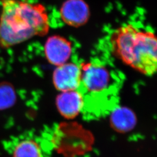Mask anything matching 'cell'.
<instances>
[{
    "mask_svg": "<svg viewBox=\"0 0 157 157\" xmlns=\"http://www.w3.org/2000/svg\"><path fill=\"white\" fill-rule=\"evenodd\" d=\"M0 47L8 48L50 30L49 17L40 3L22 0H1Z\"/></svg>",
    "mask_w": 157,
    "mask_h": 157,
    "instance_id": "obj_1",
    "label": "cell"
},
{
    "mask_svg": "<svg viewBox=\"0 0 157 157\" xmlns=\"http://www.w3.org/2000/svg\"><path fill=\"white\" fill-rule=\"evenodd\" d=\"M110 41L113 53L124 64L147 76L155 73L157 41L153 32L125 25L115 30Z\"/></svg>",
    "mask_w": 157,
    "mask_h": 157,
    "instance_id": "obj_2",
    "label": "cell"
},
{
    "mask_svg": "<svg viewBox=\"0 0 157 157\" xmlns=\"http://www.w3.org/2000/svg\"><path fill=\"white\" fill-rule=\"evenodd\" d=\"M81 69V80L77 91L83 97V107L88 106L90 109L93 107V110L97 102L96 107H98L97 111L100 113L101 106L105 104L104 102L108 101L109 96L114 93L115 79L109 69L101 63H87Z\"/></svg>",
    "mask_w": 157,
    "mask_h": 157,
    "instance_id": "obj_3",
    "label": "cell"
},
{
    "mask_svg": "<svg viewBox=\"0 0 157 157\" xmlns=\"http://www.w3.org/2000/svg\"><path fill=\"white\" fill-rule=\"evenodd\" d=\"M59 13L65 24L78 28L88 22L90 17V8L84 0H66L60 8Z\"/></svg>",
    "mask_w": 157,
    "mask_h": 157,
    "instance_id": "obj_4",
    "label": "cell"
},
{
    "mask_svg": "<svg viewBox=\"0 0 157 157\" xmlns=\"http://www.w3.org/2000/svg\"><path fill=\"white\" fill-rule=\"evenodd\" d=\"M44 49L47 61L58 67L67 62L72 52V45L65 37L52 35L46 40Z\"/></svg>",
    "mask_w": 157,
    "mask_h": 157,
    "instance_id": "obj_5",
    "label": "cell"
},
{
    "mask_svg": "<svg viewBox=\"0 0 157 157\" xmlns=\"http://www.w3.org/2000/svg\"><path fill=\"white\" fill-rule=\"evenodd\" d=\"M82 69L78 65L67 62L56 67L53 76L58 90L65 92L77 90L81 80Z\"/></svg>",
    "mask_w": 157,
    "mask_h": 157,
    "instance_id": "obj_6",
    "label": "cell"
},
{
    "mask_svg": "<svg viewBox=\"0 0 157 157\" xmlns=\"http://www.w3.org/2000/svg\"><path fill=\"white\" fill-rule=\"evenodd\" d=\"M59 111L65 117H75L80 112L84 105L81 94L77 90L63 92L57 100Z\"/></svg>",
    "mask_w": 157,
    "mask_h": 157,
    "instance_id": "obj_7",
    "label": "cell"
},
{
    "mask_svg": "<svg viewBox=\"0 0 157 157\" xmlns=\"http://www.w3.org/2000/svg\"><path fill=\"white\" fill-rule=\"evenodd\" d=\"M12 157H44L39 144L34 140L25 139L18 141L15 146Z\"/></svg>",
    "mask_w": 157,
    "mask_h": 157,
    "instance_id": "obj_8",
    "label": "cell"
},
{
    "mask_svg": "<svg viewBox=\"0 0 157 157\" xmlns=\"http://www.w3.org/2000/svg\"><path fill=\"white\" fill-rule=\"evenodd\" d=\"M16 96L12 86L8 83L0 84V110L13 105Z\"/></svg>",
    "mask_w": 157,
    "mask_h": 157,
    "instance_id": "obj_9",
    "label": "cell"
}]
</instances>
